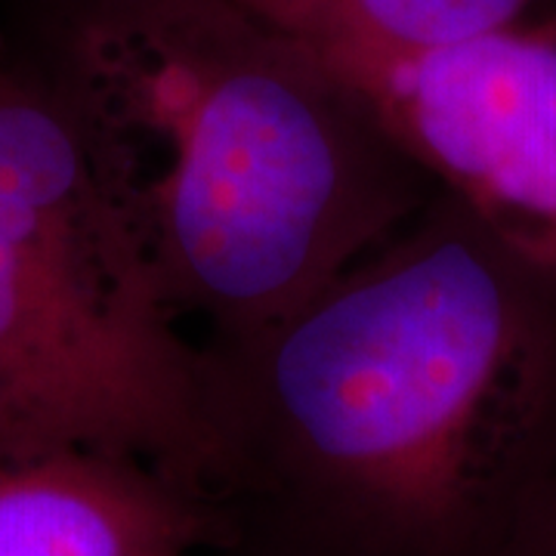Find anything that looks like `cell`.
<instances>
[{
	"label": "cell",
	"instance_id": "cell-1",
	"mask_svg": "<svg viewBox=\"0 0 556 556\" xmlns=\"http://www.w3.org/2000/svg\"><path fill=\"white\" fill-rule=\"evenodd\" d=\"M53 84L177 321L263 338L408 214L412 159L239 0H78Z\"/></svg>",
	"mask_w": 556,
	"mask_h": 556
},
{
	"label": "cell",
	"instance_id": "cell-2",
	"mask_svg": "<svg viewBox=\"0 0 556 556\" xmlns=\"http://www.w3.org/2000/svg\"><path fill=\"white\" fill-rule=\"evenodd\" d=\"M204 430V380L53 80L0 40V464H159Z\"/></svg>",
	"mask_w": 556,
	"mask_h": 556
},
{
	"label": "cell",
	"instance_id": "cell-3",
	"mask_svg": "<svg viewBox=\"0 0 556 556\" xmlns=\"http://www.w3.org/2000/svg\"><path fill=\"white\" fill-rule=\"evenodd\" d=\"M495 239L383 241L257 338L300 448L408 522L464 501L482 439L529 358V316Z\"/></svg>",
	"mask_w": 556,
	"mask_h": 556
},
{
	"label": "cell",
	"instance_id": "cell-4",
	"mask_svg": "<svg viewBox=\"0 0 556 556\" xmlns=\"http://www.w3.org/2000/svg\"><path fill=\"white\" fill-rule=\"evenodd\" d=\"M313 56L415 167L452 186L489 239L556 276V20L417 50Z\"/></svg>",
	"mask_w": 556,
	"mask_h": 556
},
{
	"label": "cell",
	"instance_id": "cell-5",
	"mask_svg": "<svg viewBox=\"0 0 556 556\" xmlns=\"http://www.w3.org/2000/svg\"><path fill=\"white\" fill-rule=\"evenodd\" d=\"M192 517L146 464L56 455L0 464V556H167Z\"/></svg>",
	"mask_w": 556,
	"mask_h": 556
},
{
	"label": "cell",
	"instance_id": "cell-6",
	"mask_svg": "<svg viewBox=\"0 0 556 556\" xmlns=\"http://www.w3.org/2000/svg\"><path fill=\"white\" fill-rule=\"evenodd\" d=\"M313 53L417 50L526 20L538 0H239Z\"/></svg>",
	"mask_w": 556,
	"mask_h": 556
},
{
	"label": "cell",
	"instance_id": "cell-7",
	"mask_svg": "<svg viewBox=\"0 0 556 556\" xmlns=\"http://www.w3.org/2000/svg\"><path fill=\"white\" fill-rule=\"evenodd\" d=\"M167 556H186V551H179V554H167Z\"/></svg>",
	"mask_w": 556,
	"mask_h": 556
}]
</instances>
